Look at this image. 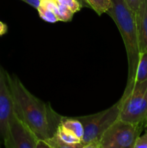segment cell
I'll list each match as a JSON object with an SVG mask.
<instances>
[{"mask_svg": "<svg viewBox=\"0 0 147 148\" xmlns=\"http://www.w3.org/2000/svg\"><path fill=\"white\" fill-rule=\"evenodd\" d=\"M7 77L17 116L31 129L38 140H46L53 137L63 116L56 113L50 103L33 95L17 76L7 72Z\"/></svg>", "mask_w": 147, "mask_h": 148, "instance_id": "6da1fadb", "label": "cell"}, {"mask_svg": "<svg viewBox=\"0 0 147 148\" xmlns=\"http://www.w3.org/2000/svg\"><path fill=\"white\" fill-rule=\"evenodd\" d=\"M111 1L112 6L106 13L116 24L125 45L128 65L125 88H128L134 83L140 54L135 16L125 0H111Z\"/></svg>", "mask_w": 147, "mask_h": 148, "instance_id": "7a4b0ae2", "label": "cell"}, {"mask_svg": "<svg viewBox=\"0 0 147 148\" xmlns=\"http://www.w3.org/2000/svg\"><path fill=\"white\" fill-rule=\"evenodd\" d=\"M119 119L126 122L147 127V79L125 88L119 100Z\"/></svg>", "mask_w": 147, "mask_h": 148, "instance_id": "3957f363", "label": "cell"}, {"mask_svg": "<svg viewBox=\"0 0 147 148\" xmlns=\"http://www.w3.org/2000/svg\"><path fill=\"white\" fill-rule=\"evenodd\" d=\"M119 101L97 114L76 117L84 128L81 144L83 148H97L101 137L108 129L119 119Z\"/></svg>", "mask_w": 147, "mask_h": 148, "instance_id": "277c9868", "label": "cell"}, {"mask_svg": "<svg viewBox=\"0 0 147 148\" xmlns=\"http://www.w3.org/2000/svg\"><path fill=\"white\" fill-rule=\"evenodd\" d=\"M144 130L118 119L104 133L97 148H133L137 137Z\"/></svg>", "mask_w": 147, "mask_h": 148, "instance_id": "5b68a950", "label": "cell"}, {"mask_svg": "<svg viewBox=\"0 0 147 148\" xmlns=\"http://www.w3.org/2000/svg\"><path fill=\"white\" fill-rule=\"evenodd\" d=\"M38 139L31 129L14 112L8 123L4 145L7 148H36Z\"/></svg>", "mask_w": 147, "mask_h": 148, "instance_id": "8992f818", "label": "cell"}, {"mask_svg": "<svg viewBox=\"0 0 147 148\" xmlns=\"http://www.w3.org/2000/svg\"><path fill=\"white\" fill-rule=\"evenodd\" d=\"M13 112L14 103L7 80V72L0 66V143L4 144L5 142L9 120Z\"/></svg>", "mask_w": 147, "mask_h": 148, "instance_id": "52a82bcc", "label": "cell"}, {"mask_svg": "<svg viewBox=\"0 0 147 148\" xmlns=\"http://www.w3.org/2000/svg\"><path fill=\"white\" fill-rule=\"evenodd\" d=\"M140 52H147V0H142L135 13Z\"/></svg>", "mask_w": 147, "mask_h": 148, "instance_id": "ba28073f", "label": "cell"}, {"mask_svg": "<svg viewBox=\"0 0 147 148\" xmlns=\"http://www.w3.org/2000/svg\"><path fill=\"white\" fill-rule=\"evenodd\" d=\"M58 137L66 144L70 145L73 148H83L81 144V140L74 133L60 124L56 133Z\"/></svg>", "mask_w": 147, "mask_h": 148, "instance_id": "9c48e42d", "label": "cell"}, {"mask_svg": "<svg viewBox=\"0 0 147 148\" xmlns=\"http://www.w3.org/2000/svg\"><path fill=\"white\" fill-rule=\"evenodd\" d=\"M63 127L69 130L75 134L82 141L84 135V128L82 123L76 117H64L63 116L61 123Z\"/></svg>", "mask_w": 147, "mask_h": 148, "instance_id": "30bf717a", "label": "cell"}, {"mask_svg": "<svg viewBox=\"0 0 147 148\" xmlns=\"http://www.w3.org/2000/svg\"><path fill=\"white\" fill-rule=\"evenodd\" d=\"M84 6L92 8L98 15L106 13L112 6L111 0H82Z\"/></svg>", "mask_w": 147, "mask_h": 148, "instance_id": "8fae6325", "label": "cell"}, {"mask_svg": "<svg viewBox=\"0 0 147 148\" xmlns=\"http://www.w3.org/2000/svg\"><path fill=\"white\" fill-rule=\"evenodd\" d=\"M147 79V52H140L139 59L135 72V82H141Z\"/></svg>", "mask_w": 147, "mask_h": 148, "instance_id": "7c38bea8", "label": "cell"}, {"mask_svg": "<svg viewBox=\"0 0 147 148\" xmlns=\"http://www.w3.org/2000/svg\"><path fill=\"white\" fill-rule=\"evenodd\" d=\"M74 12L71 9L63 4L59 2L56 10L55 11V14L57 17L59 21L69 22L72 20Z\"/></svg>", "mask_w": 147, "mask_h": 148, "instance_id": "4fadbf2b", "label": "cell"}, {"mask_svg": "<svg viewBox=\"0 0 147 148\" xmlns=\"http://www.w3.org/2000/svg\"><path fill=\"white\" fill-rule=\"evenodd\" d=\"M36 10L38 12L40 18L43 19L44 21L50 23H54L59 21L56 15L52 10H48L41 5H39V7Z\"/></svg>", "mask_w": 147, "mask_h": 148, "instance_id": "5bb4252c", "label": "cell"}, {"mask_svg": "<svg viewBox=\"0 0 147 148\" xmlns=\"http://www.w3.org/2000/svg\"><path fill=\"white\" fill-rule=\"evenodd\" d=\"M57 1L68 7L74 13L80 11L82 7H83V5L78 0H57Z\"/></svg>", "mask_w": 147, "mask_h": 148, "instance_id": "9a60e30c", "label": "cell"}, {"mask_svg": "<svg viewBox=\"0 0 147 148\" xmlns=\"http://www.w3.org/2000/svg\"><path fill=\"white\" fill-rule=\"evenodd\" d=\"M146 147L147 148V132L142 136L139 135L137 137L134 144L133 148Z\"/></svg>", "mask_w": 147, "mask_h": 148, "instance_id": "2e32d148", "label": "cell"}, {"mask_svg": "<svg viewBox=\"0 0 147 148\" xmlns=\"http://www.w3.org/2000/svg\"><path fill=\"white\" fill-rule=\"evenodd\" d=\"M141 1L142 0H125V3L127 5L131 8V10L135 13L138 10V7H139L140 4H141Z\"/></svg>", "mask_w": 147, "mask_h": 148, "instance_id": "e0dca14e", "label": "cell"}, {"mask_svg": "<svg viewBox=\"0 0 147 148\" xmlns=\"http://www.w3.org/2000/svg\"><path fill=\"white\" fill-rule=\"evenodd\" d=\"M22 1H24L25 3L28 4L29 5H30L31 7H34L35 9H37L40 4V0H22Z\"/></svg>", "mask_w": 147, "mask_h": 148, "instance_id": "ac0fdd59", "label": "cell"}, {"mask_svg": "<svg viewBox=\"0 0 147 148\" xmlns=\"http://www.w3.org/2000/svg\"><path fill=\"white\" fill-rule=\"evenodd\" d=\"M36 148H50V146L45 140H38Z\"/></svg>", "mask_w": 147, "mask_h": 148, "instance_id": "d6986e66", "label": "cell"}, {"mask_svg": "<svg viewBox=\"0 0 147 148\" xmlns=\"http://www.w3.org/2000/svg\"><path fill=\"white\" fill-rule=\"evenodd\" d=\"M7 31V25L5 23L0 21V36L5 34Z\"/></svg>", "mask_w": 147, "mask_h": 148, "instance_id": "ffe728a7", "label": "cell"}, {"mask_svg": "<svg viewBox=\"0 0 147 148\" xmlns=\"http://www.w3.org/2000/svg\"><path fill=\"white\" fill-rule=\"evenodd\" d=\"M78 1H79V2H80L81 3V4H82V5H83V3H82V0H78ZM84 6V5H83Z\"/></svg>", "mask_w": 147, "mask_h": 148, "instance_id": "44dd1931", "label": "cell"}, {"mask_svg": "<svg viewBox=\"0 0 147 148\" xmlns=\"http://www.w3.org/2000/svg\"><path fill=\"white\" fill-rule=\"evenodd\" d=\"M40 1H43V0H40Z\"/></svg>", "mask_w": 147, "mask_h": 148, "instance_id": "7402d4cb", "label": "cell"}]
</instances>
